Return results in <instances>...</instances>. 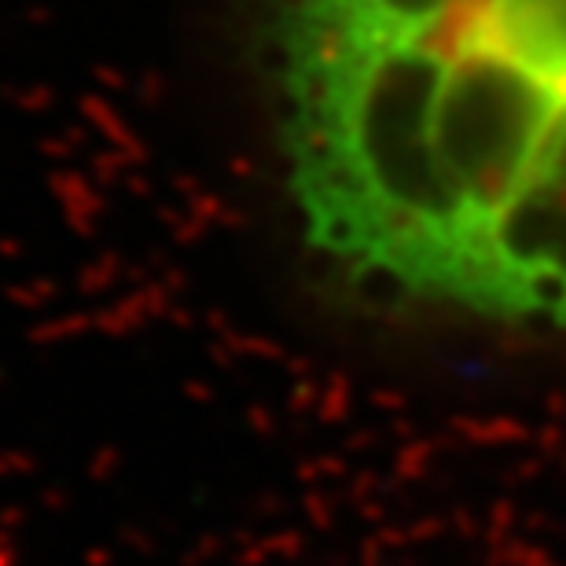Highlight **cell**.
<instances>
[{
	"instance_id": "obj_1",
	"label": "cell",
	"mask_w": 566,
	"mask_h": 566,
	"mask_svg": "<svg viewBox=\"0 0 566 566\" xmlns=\"http://www.w3.org/2000/svg\"><path fill=\"white\" fill-rule=\"evenodd\" d=\"M305 243L405 310L566 343V0H273Z\"/></svg>"
}]
</instances>
